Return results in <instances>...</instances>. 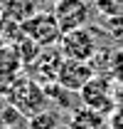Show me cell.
I'll use <instances>...</instances> for the list:
<instances>
[{
    "mask_svg": "<svg viewBox=\"0 0 123 129\" xmlns=\"http://www.w3.org/2000/svg\"><path fill=\"white\" fill-rule=\"evenodd\" d=\"M57 50L64 60H76V62H91L98 52V37L96 32L86 25L79 30L64 32L57 42Z\"/></svg>",
    "mask_w": 123,
    "mask_h": 129,
    "instance_id": "obj_1",
    "label": "cell"
},
{
    "mask_svg": "<svg viewBox=\"0 0 123 129\" xmlns=\"http://www.w3.org/2000/svg\"><path fill=\"white\" fill-rule=\"evenodd\" d=\"M79 99H81V107H89L94 112H101L104 117H108L118 107L116 104V84L106 75H94L91 80L81 87Z\"/></svg>",
    "mask_w": 123,
    "mask_h": 129,
    "instance_id": "obj_2",
    "label": "cell"
},
{
    "mask_svg": "<svg viewBox=\"0 0 123 129\" xmlns=\"http://www.w3.org/2000/svg\"><path fill=\"white\" fill-rule=\"evenodd\" d=\"M20 30L34 47H40V50L57 45L62 37V30H59V25H57L52 13H34L25 22H20Z\"/></svg>",
    "mask_w": 123,
    "mask_h": 129,
    "instance_id": "obj_3",
    "label": "cell"
},
{
    "mask_svg": "<svg viewBox=\"0 0 123 129\" xmlns=\"http://www.w3.org/2000/svg\"><path fill=\"white\" fill-rule=\"evenodd\" d=\"M52 15H54L62 35H64V32L86 27L89 25V17H91V10H89V3L86 0H59L54 5Z\"/></svg>",
    "mask_w": 123,
    "mask_h": 129,
    "instance_id": "obj_4",
    "label": "cell"
},
{
    "mask_svg": "<svg viewBox=\"0 0 123 129\" xmlns=\"http://www.w3.org/2000/svg\"><path fill=\"white\" fill-rule=\"evenodd\" d=\"M91 77H94V67L89 62H76V60H64L62 57L57 75H54V84H59L69 94H79L81 87Z\"/></svg>",
    "mask_w": 123,
    "mask_h": 129,
    "instance_id": "obj_5",
    "label": "cell"
},
{
    "mask_svg": "<svg viewBox=\"0 0 123 129\" xmlns=\"http://www.w3.org/2000/svg\"><path fill=\"white\" fill-rule=\"evenodd\" d=\"M8 99H10V104H15L17 112L22 114H37L44 109L47 104V94H44V87H40L37 82H30L25 80L22 84H17V87H12V92L8 94Z\"/></svg>",
    "mask_w": 123,
    "mask_h": 129,
    "instance_id": "obj_6",
    "label": "cell"
},
{
    "mask_svg": "<svg viewBox=\"0 0 123 129\" xmlns=\"http://www.w3.org/2000/svg\"><path fill=\"white\" fill-rule=\"evenodd\" d=\"M69 129H108V117L89 107H76L69 117Z\"/></svg>",
    "mask_w": 123,
    "mask_h": 129,
    "instance_id": "obj_7",
    "label": "cell"
},
{
    "mask_svg": "<svg viewBox=\"0 0 123 129\" xmlns=\"http://www.w3.org/2000/svg\"><path fill=\"white\" fill-rule=\"evenodd\" d=\"M5 20L12 22H25L27 17H32L37 13V0H10L5 8H0Z\"/></svg>",
    "mask_w": 123,
    "mask_h": 129,
    "instance_id": "obj_8",
    "label": "cell"
},
{
    "mask_svg": "<svg viewBox=\"0 0 123 129\" xmlns=\"http://www.w3.org/2000/svg\"><path fill=\"white\" fill-rule=\"evenodd\" d=\"M27 129H59V114L52 109H42L30 117Z\"/></svg>",
    "mask_w": 123,
    "mask_h": 129,
    "instance_id": "obj_9",
    "label": "cell"
},
{
    "mask_svg": "<svg viewBox=\"0 0 123 129\" xmlns=\"http://www.w3.org/2000/svg\"><path fill=\"white\" fill-rule=\"evenodd\" d=\"M108 129H123V107H116L108 114Z\"/></svg>",
    "mask_w": 123,
    "mask_h": 129,
    "instance_id": "obj_10",
    "label": "cell"
},
{
    "mask_svg": "<svg viewBox=\"0 0 123 129\" xmlns=\"http://www.w3.org/2000/svg\"><path fill=\"white\" fill-rule=\"evenodd\" d=\"M116 104L123 107V82H121V84H116Z\"/></svg>",
    "mask_w": 123,
    "mask_h": 129,
    "instance_id": "obj_11",
    "label": "cell"
},
{
    "mask_svg": "<svg viewBox=\"0 0 123 129\" xmlns=\"http://www.w3.org/2000/svg\"><path fill=\"white\" fill-rule=\"evenodd\" d=\"M8 3H10V0H0V8H5V5H8Z\"/></svg>",
    "mask_w": 123,
    "mask_h": 129,
    "instance_id": "obj_12",
    "label": "cell"
},
{
    "mask_svg": "<svg viewBox=\"0 0 123 129\" xmlns=\"http://www.w3.org/2000/svg\"><path fill=\"white\" fill-rule=\"evenodd\" d=\"M44 3H49V5H57V3H59V0H44Z\"/></svg>",
    "mask_w": 123,
    "mask_h": 129,
    "instance_id": "obj_13",
    "label": "cell"
}]
</instances>
